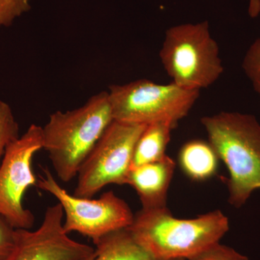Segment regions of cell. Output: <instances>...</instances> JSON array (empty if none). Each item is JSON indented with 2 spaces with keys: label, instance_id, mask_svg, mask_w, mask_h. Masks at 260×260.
Returning <instances> with one entry per match:
<instances>
[{
  "label": "cell",
  "instance_id": "1",
  "mask_svg": "<svg viewBox=\"0 0 260 260\" xmlns=\"http://www.w3.org/2000/svg\"><path fill=\"white\" fill-rule=\"evenodd\" d=\"M126 229L157 260H187L220 242L229 223L218 210L195 218L179 219L167 208H142Z\"/></svg>",
  "mask_w": 260,
  "mask_h": 260
},
{
  "label": "cell",
  "instance_id": "2",
  "mask_svg": "<svg viewBox=\"0 0 260 260\" xmlns=\"http://www.w3.org/2000/svg\"><path fill=\"white\" fill-rule=\"evenodd\" d=\"M208 142L223 161L229 202L240 208L260 189V124L251 114L222 112L202 118Z\"/></svg>",
  "mask_w": 260,
  "mask_h": 260
},
{
  "label": "cell",
  "instance_id": "3",
  "mask_svg": "<svg viewBox=\"0 0 260 260\" xmlns=\"http://www.w3.org/2000/svg\"><path fill=\"white\" fill-rule=\"evenodd\" d=\"M114 121L108 91L90 97L83 106L49 116L42 127L43 148L63 182L77 177L80 167Z\"/></svg>",
  "mask_w": 260,
  "mask_h": 260
},
{
  "label": "cell",
  "instance_id": "4",
  "mask_svg": "<svg viewBox=\"0 0 260 260\" xmlns=\"http://www.w3.org/2000/svg\"><path fill=\"white\" fill-rule=\"evenodd\" d=\"M159 56L172 83L188 90L208 88L224 71L208 21L168 29Z\"/></svg>",
  "mask_w": 260,
  "mask_h": 260
},
{
  "label": "cell",
  "instance_id": "5",
  "mask_svg": "<svg viewBox=\"0 0 260 260\" xmlns=\"http://www.w3.org/2000/svg\"><path fill=\"white\" fill-rule=\"evenodd\" d=\"M200 93L174 83L146 79L111 85L108 91L114 120L137 124L169 121L176 126L190 112Z\"/></svg>",
  "mask_w": 260,
  "mask_h": 260
},
{
  "label": "cell",
  "instance_id": "6",
  "mask_svg": "<svg viewBox=\"0 0 260 260\" xmlns=\"http://www.w3.org/2000/svg\"><path fill=\"white\" fill-rule=\"evenodd\" d=\"M146 125L113 121L80 167L73 195L92 198L109 184H126L135 145Z\"/></svg>",
  "mask_w": 260,
  "mask_h": 260
},
{
  "label": "cell",
  "instance_id": "7",
  "mask_svg": "<svg viewBox=\"0 0 260 260\" xmlns=\"http://www.w3.org/2000/svg\"><path fill=\"white\" fill-rule=\"evenodd\" d=\"M37 186L54 197L62 207L65 232H78L96 242L109 233L125 229L133 223L135 215L124 200L112 191L100 198H79L61 187L47 168H43Z\"/></svg>",
  "mask_w": 260,
  "mask_h": 260
},
{
  "label": "cell",
  "instance_id": "8",
  "mask_svg": "<svg viewBox=\"0 0 260 260\" xmlns=\"http://www.w3.org/2000/svg\"><path fill=\"white\" fill-rule=\"evenodd\" d=\"M43 148L42 127L32 124L5 150L0 165V215L15 229H30L34 214L23 206L25 191L37 186L32 160Z\"/></svg>",
  "mask_w": 260,
  "mask_h": 260
},
{
  "label": "cell",
  "instance_id": "9",
  "mask_svg": "<svg viewBox=\"0 0 260 260\" xmlns=\"http://www.w3.org/2000/svg\"><path fill=\"white\" fill-rule=\"evenodd\" d=\"M62 207H48L42 225L34 232L15 229V245L8 260H81L95 249L73 240L63 228Z\"/></svg>",
  "mask_w": 260,
  "mask_h": 260
},
{
  "label": "cell",
  "instance_id": "10",
  "mask_svg": "<svg viewBox=\"0 0 260 260\" xmlns=\"http://www.w3.org/2000/svg\"><path fill=\"white\" fill-rule=\"evenodd\" d=\"M176 164L166 155L158 161L132 168L126 184L136 191L143 209L167 208L168 191Z\"/></svg>",
  "mask_w": 260,
  "mask_h": 260
},
{
  "label": "cell",
  "instance_id": "11",
  "mask_svg": "<svg viewBox=\"0 0 260 260\" xmlns=\"http://www.w3.org/2000/svg\"><path fill=\"white\" fill-rule=\"evenodd\" d=\"M178 160L186 177L192 181H203L217 174L220 159L209 142L193 140L181 147Z\"/></svg>",
  "mask_w": 260,
  "mask_h": 260
},
{
  "label": "cell",
  "instance_id": "12",
  "mask_svg": "<svg viewBox=\"0 0 260 260\" xmlns=\"http://www.w3.org/2000/svg\"><path fill=\"white\" fill-rule=\"evenodd\" d=\"M93 260H157L135 240L126 228L98 239Z\"/></svg>",
  "mask_w": 260,
  "mask_h": 260
},
{
  "label": "cell",
  "instance_id": "13",
  "mask_svg": "<svg viewBox=\"0 0 260 260\" xmlns=\"http://www.w3.org/2000/svg\"><path fill=\"white\" fill-rule=\"evenodd\" d=\"M169 121L147 124L135 145L132 168L158 161L166 156L171 132L176 127Z\"/></svg>",
  "mask_w": 260,
  "mask_h": 260
},
{
  "label": "cell",
  "instance_id": "14",
  "mask_svg": "<svg viewBox=\"0 0 260 260\" xmlns=\"http://www.w3.org/2000/svg\"><path fill=\"white\" fill-rule=\"evenodd\" d=\"M19 138V125L11 108L0 101V165L7 147Z\"/></svg>",
  "mask_w": 260,
  "mask_h": 260
},
{
  "label": "cell",
  "instance_id": "15",
  "mask_svg": "<svg viewBox=\"0 0 260 260\" xmlns=\"http://www.w3.org/2000/svg\"><path fill=\"white\" fill-rule=\"evenodd\" d=\"M30 9V0H0V28L10 26L15 18Z\"/></svg>",
  "mask_w": 260,
  "mask_h": 260
},
{
  "label": "cell",
  "instance_id": "16",
  "mask_svg": "<svg viewBox=\"0 0 260 260\" xmlns=\"http://www.w3.org/2000/svg\"><path fill=\"white\" fill-rule=\"evenodd\" d=\"M187 260H249L229 246L220 242L210 246L198 255Z\"/></svg>",
  "mask_w": 260,
  "mask_h": 260
},
{
  "label": "cell",
  "instance_id": "17",
  "mask_svg": "<svg viewBox=\"0 0 260 260\" xmlns=\"http://www.w3.org/2000/svg\"><path fill=\"white\" fill-rule=\"evenodd\" d=\"M15 229L0 215V260H8L15 245Z\"/></svg>",
  "mask_w": 260,
  "mask_h": 260
},
{
  "label": "cell",
  "instance_id": "18",
  "mask_svg": "<svg viewBox=\"0 0 260 260\" xmlns=\"http://www.w3.org/2000/svg\"><path fill=\"white\" fill-rule=\"evenodd\" d=\"M242 69L249 79L260 73V38L254 41L246 51Z\"/></svg>",
  "mask_w": 260,
  "mask_h": 260
},
{
  "label": "cell",
  "instance_id": "19",
  "mask_svg": "<svg viewBox=\"0 0 260 260\" xmlns=\"http://www.w3.org/2000/svg\"><path fill=\"white\" fill-rule=\"evenodd\" d=\"M248 13L251 18H256L260 14V0H249Z\"/></svg>",
  "mask_w": 260,
  "mask_h": 260
},
{
  "label": "cell",
  "instance_id": "20",
  "mask_svg": "<svg viewBox=\"0 0 260 260\" xmlns=\"http://www.w3.org/2000/svg\"><path fill=\"white\" fill-rule=\"evenodd\" d=\"M250 80L251 82H252V85L254 90H255L256 93L260 95V73L253 77Z\"/></svg>",
  "mask_w": 260,
  "mask_h": 260
},
{
  "label": "cell",
  "instance_id": "21",
  "mask_svg": "<svg viewBox=\"0 0 260 260\" xmlns=\"http://www.w3.org/2000/svg\"><path fill=\"white\" fill-rule=\"evenodd\" d=\"M94 257H95V252H94V254H92V255L88 256V257L85 258V259L81 260H93Z\"/></svg>",
  "mask_w": 260,
  "mask_h": 260
},
{
  "label": "cell",
  "instance_id": "22",
  "mask_svg": "<svg viewBox=\"0 0 260 260\" xmlns=\"http://www.w3.org/2000/svg\"><path fill=\"white\" fill-rule=\"evenodd\" d=\"M174 260H185V259H174Z\"/></svg>",
  "mask_w": 260,
  "mask_h": 260
}]
</instances>
